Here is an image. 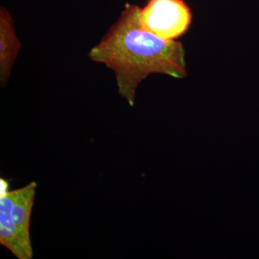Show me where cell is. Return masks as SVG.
Wrapping results in <instances>:
<instances>
[{"mask_svg": "<svg viewBox=\"0 0 259 259\" xmlns=\"http://www.w3.org/2000/svg\"><path fill=\"white\" fill-rule=\"evenodd\" d=\"M21 44L15 32L14 21L5 8L0 9V83L9 81Z\"/></svg>", "mask_w": 259, "mask_h": 259, "instance_id": "cell-4", "label": "cell"}, {"mask_svg": "<svg viewBox=\"0 0 259 259\" xmlns=\"http://www.w3.org/2000/svg\"><path fill=\"white\" fill-rule=\"evenodd\" d=\"M37 186L36 182H32L23 188L16 190V196L12 210L13 219L20 236L26 246L31 250L30 223Z\"/></svg>", "mask_w": 259, "mask_h": 259, "instance_id": "cell-5", "label": "cell"}, {"mask_svg": "<svg viewBox=\"0 0 259 259\" xmlns=\"http://www.w3.org/2000/svg\"><path fill=\"white\" fill-rule=\"evenodd\" d=\"M15 196L16 190L10 191L0 197V243L18 259H31L33 250L24 243L13 219Z\"/></svg>", "mask_w": 259, "mask_h": 259, "instance_id": "cell-3", "label": "cell"}, {"mask_svg": "<svg viewBox=\"0 0 259 259\" xmlns=\"http://www.w3.org/2000/svg\"><path fill=\"white\" fill-rule=\"evenodd\" d=\"M89 58L113 71L118 94L131 107L138 87L149 75L176 79L187 76L183 45L146 30L141 21V8L136 5H125L120 18L90 51Z\"/></svg>", "mask_w": 259, "mask_h": 259, "instance_id": "cell-1", "label": "cell"}, {"mask_svg": "<svg viewBox=\"0 0 259 259\" xmlns=\"http://www.w3.org/2000/svg\"><path fill=\"white\" fill-rule=\"evenodd\" d=\"M192 15L183 0H149L141 8V21L146 30L165 40H176L190 28Z\"/></svg>", "mask_w": 259, "mask_h": 259, "instance_id": "cell-2", "label": "cell"}, {"mask_svg": "<svg viewBox=\"0 0 259 259\" xmlns=\"http://www.w3.org/2000/svg\"><path fill=\"white\" fill-rule=\"evenodd\" d=\"M0 184H1V197L4 196L5 194H8L9 191V183L8 181L3 180L1 178L0 180Z\"/></svg>", "mask_w": 259, "mask_h": 259, "instance_id": "cell-6", "label": "cell"}]
</instances>
